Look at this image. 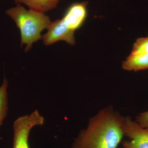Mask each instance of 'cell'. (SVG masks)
Masks as SVG:
<instances>
[{"label":"cell","instance_id":"obj_1","mask_svg":"<svg viewBox=\"0 0 148 148\" xmlns=\"http://www.w3.org/2000/svg\"><path fill=\"white\" fill-rule=\"evenodd\" d=\"M123 117L112 106L101 109L79 131L71 148H117L124 136Z\"/></svg>","mask_w":148,"mask_h":148},{"label":"cell","instance_id":"obj_2","mask_svg":"<svg viewBox=\"0 0 148 148\" xmlns=\"http://www.w3.org/2000/svg\"><path fill=\"white\" fill-rule=\"evenodd\" d=\"M20 30L21 46L26 45L25 51H29L33 44L42 38L41 33L49 28L51 22L44 12L30 9L27 10L20 4L6 11Z\"/></svg>","mask_w":148,"mask_h":148},{"label":"cell","instance_id":"obj_3","mask_svg":"<svg viewBox=\"0 0 148 148\" xmlns=\"http://www.w3.org/2000/svg\"><path fill=\"white\" fill-rule=\"evenodd\" d=\"M44 123V118L36 110L29 114L18 118L13 123L12 148H30L29 139L31 130Z\"/></svg>","mask_w":148,"mask_h":148},{"label":"cell","instance_id":"obj_4","mask_svg":"<svg viewBox=\"0 0 148 148\" xmlns=\"http://www.w3.org/2000/svg\"><path fill=\"white\" fill-rule=\"evenodd\" d=\"M124 140L119 148H148V129L142 127L130 117H123L122 125Z\"/></svg>","mask_w":148,"mask_h":148},{"label":"cell","instance_id":"obj_5","mask_svg":"<svg viewBox=\"0 0 148 148\" xmlns=\"http://www.w3.org/2000/svg\"><path fill=\"white\" fill-rule=\"evenodd\" d=\"M88 2L75 3L69 6L61 20L69 31L75 33L84 24L87 16Z\"/></svg>","mask_w":148,"mask_h":148},{"label":"cell","instance_id":"obj_6","mask_svg":"<svg viewBox=\"0 0 148 148\" xmlns=\"http://www.w3.org/2000/svg\"><path fill=\"white\" fill-rule=\"evenodd\" d=\"M123 69L127 71L148 69V54L131 53L122 64Z\"/></svg>","mask_w":148,"mask_h":148},{"label":"cell","instance_id":"obj_7","mask_svg":"<svg viewBox=\"0 0 148 148\" xmlns=\"http://www.w3.org/2000/svg\"><path fill=\"white\" fill-rule=\"evenodd\" d=\"M17 4L23 3L30 9L45 12L55 8L61 0H14Z\"/></svg>","mask_w":148,"mask_h":148},{"label":"cell","instance_id":"obj_8","mask_svg":"<svg viewBox=\"0 0 148 148\" xmlns=\"http://www.w3.org/2000/svg\"><path fill=\"white\" fill-rule=\"evenodd\" d=\"M8 81L4 77L3 83L0 86V127L2 125L8 110Z\"/></svg>","mask_w":148,"mask_h":148},{"label":"cell","instance_id":"obj_9","mask_svg":"<svg viewBox=\"0 0 148 148\" xmlns=\"http://www.w3.org/2000/svg\"><path fill=\"white\" fill-rule=\"evenodd\" d=\"M131 53L148 54V36L136 40Z\"/></svg>","mask_w":148,"mask_h":148},{"label":"cell","instance_id":"obj_10","mask_svg":"<svg viewBox=\"0 0 148 148\" xmlns=\"http://www.w3.org/2000/svg\"><path fill=\"white\" fill-rule=\"evenodd\" d=\"M135 121L142 127L148 129V111L139 114L136 117Z\"/></svg>","mask_w":148,"mask_h":148}]
</instances>
